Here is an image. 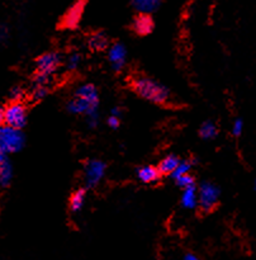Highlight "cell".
I'll return each instance as SVG.
<instances>
[{"label":"cell","instance_id":"1","mask_svg":"<svg viewBox=\"0 0 256 260\" xmlns=\"http://www.w3.org/2000/svg\"><path fill=\"white\" fill-rule=\"evenodd\" d=\"M133 88L142 98L154 102V103H165L169 99V90L152 79H136L133 83Z\"/></svg>","mask_w":256,"mask_h":260},{"label":"cell","instance_id":"2","mask_svg":"<svg viewBox=\"0 0 256 260\" xmlns=\"http://www.w3.org/2000/svg\"><path fill=\"white\" fill-rule=\"evenodd\" d=\"M24 145V136L20 129L12 128L9 126L0 127V150L5 154L17 152Z\"/></svg>","mask_w":256,"mask_h":260},{"label":"cell","instance_id":"3","mask_svg":"<svg viewBox=\"0 0 256 260\" xmlns=\"http://www.w3.org/2000/svg\"><path fill=\"white\" fill-rule=\"evenodd\" d=\"M3 122L12 128L20 129L27 122V111L25 107L19 102L9 104L3 111Z\"/></svg>","mask_w":256,"mask_h":260},{"label":"cell","instance_id":"4","mask_svg":"<svg viewBox=\"0 0 256 260\" xmlns=\"http://www.w3.org/2000/svg\"><path fill=\"white\" fill-rule=\"evenodd\" d=\"M220 198V189L212 183H204L198 190V205L203 211L213 210Z\"/></svg>","mask_w":256,"mask_h":260},{"label":"cell","instance_id":"5","mask_svg":"<svg viewBox=\"0 0 256 260\" xmlns=\"http://www.w3.org/2000/svg\"><path fill=\"white\" fill-rule=\"evenodd\" d=\"M105 174V164L99 160H90L85 165V183L89 188L95 187Z\"/></svg>","mask_w":256,"mask_h":260},{"label":"cell","instance_id":"6","mask_svg":"<svg viewBox=\"0 0 256 260\" xmlns=\"http://www.w3.org/2000/svg\"><path fill=\"white\" fill-rule=\"evenodd\" d=\"M60 65V56L56 52H48L46 55L41 56L37 60V71L38 75L50 78Z\"/></svg>","mask_w":256,"mask_h":260},{"label":"cell","instance_id":"7","mask_svg":"<svg viewBox=\"0 0 256 260\" xmlns=\"http://www.w3.org/2000/svg\"><path fill=\"white\" fill-rule=\"evenodd\" d=\"M67 109L72 114H86V116H89V114L98 113V104L89 103L85 99L75 96L68 102Z\"/></svg>","mask_w":256,"mask_h":260},{"label":"cell","instance_id":"8","mask_svg":"<svg viewBox=\"0 0 256 260\" xmlns=\"http://www.w3.org/2000/svg\"><path fill=\"white\" fill-rule=\"evenodd\" d=\"M108 58L112 63V68L116 71H121L124 68L127 58V50L121 43H116L109 48Z\"/></svg>","mask_w":256,"mask_h":260},{"label":"cell","instance_id":"9","mask_svg":"<svg viewBox=\"0 0 256 260\" xmlns=\"http://www.w3.org/2000/svg\"><path fill=\"white\" fill-rule=\"evenodd\" d=\"M75 96L81 99H85L89 103L98 104V91H96L95 86L91 85V84H85V85H81L76 89Z\"/></svg>","mask_w":256,"mask_h":260},{"label":"cell","instance_id":"10","mask_svg":"<svg viewBox=\"0 0 256 260\" xmlns=\"http://www.w3.org/2000/svg\"><path fill=\"white\" fill-rule=\"evenodd\" d=\"M83 9L84 0H79L76 4H74V7L68 10L67 14H66L65 17V20H63L66 27H75V25L78 24V22L80 20L81 14H83Z\"/></svg>","mask_w":256,"mask_h":260},{"label":"cell","instance_id":"11","mask_svg":"<svg viewBox=\"0 0 256 260\" xmlns=\"http://www.w3.org/2000/svg\"><path fill=\"white\" fill-rule=\"evenodd\" d=\"M162 0H132V5L141 14H149L155 12L161 5Z\"/></svg>","mask_w":256,"mask_h":260},{"label":"cell","instance_id":"12","mask_svg":"<svg viewBox=\"0 0 256 260\" xmlns=\"http://www.w3.org/2000/svg\"><path fill=\"white\" fill-rule=\"evenodd\" d=\"M133 28L138 35H149L154 29V22L146 14H141L134 19Z\"/></svg>","mask_w":256,"mask_h":260},{"label":"cell","instance_id":"13","mask_svg":"<svg viewBox=\"0 0 256 260\" xmlns=\"http://www.w3.org/2000/svg\"><path fill=\"white\" fill-rule=\"evenodd\" d=\"M181 205L187 210H193L198 205V192L194 185L184 188V192L181 196Z\"/></svg>","mask_w":256,"mask_h":260},{"label":"cell","instance_id":"14","mask_svg":"<svg viewBox=\"0 0 256 260\" xmlns=\"http://www.w3.org/2000/svg\"><path fill=\"white\" fill-rule=\"evenodd\" d=\"M137 177L143 183H154L159 179L160 172L155 167H142L137 172Z\"/></svg>","mask_w":256,"mask_h":260},{"label":"cell","instance_id":"15","mask_svg":"<svg viewBox=\"0 0 256 260\" xmlns=\"http://www.w3.org/2000/svg\"><path fill=\"white\" fill-rule=\"evenodd\" d=\"M177 164H179V159L175 155H169V156H166L160 162L157 170L162 173V174H171L175 170V168L177 167Z\"/></svg>","mask_w":256,"mask_h":260},{"label":"cell","instance_id":"16","mask_svg":"<svg viewBox=\"0 0 256 260\" xmlns=\"http://www.w3.org/2000/svg\"><path fill=\"white\" fill-rule=\"evenodd\" d=\"M13 178V167L8 160H5L2 165H0V185L2 187H7Z\"/></svg>","mask_w":256,"mask_h":260},{"label":"cell","instance_id":"17","mask_svg":"<svg viewBox=\"0 0 256 260\" xmlns=\"http://www.w3.org/2000/svg\"><path fill=\"white\" fill-rule=\"evenodd\" d=\"M84 203H85V190H76L70 201L71 210H72L74 212H78V211H80L81 208H83Z\"/></svg>","mask_w":256,"mask_h":260},{"label":"cell","instance_id":"18","mask_svg":"<svg viewBox=\"0 0 256 260\" xmlns=\"http://www.w3.org/2000/svg\"><path fill=\"white\" fill-rule=\"evenodd\" d=\"M89 45L94 50H103L108 45V40L103 33H96V35L91 36V38L89 40Z\"/></svg>","mask_w":256,"mask_h":260},{"label":"cell","instance_id":"19","mask_svg":"<svg viewBox=\"0 0 256 260\" xmlns=\"http://www.w3.org/2000/svg\"><path fill=\"white\" fill-rule=\"evenodd\" d=\"M200 136L205 140H212L217 136V128L212 122H205L200 127Z\"/></svg>","mask_w":256,"mask_h":260},{"label":"cell","instance_id":"20","mask_svg":"<svg viewBox=\"0 0 256 260\" xmlns=\"http://www.w3.org/2000/svg\"><path fill=\"white\" fill-rule=\"evenodd\" d=\"M190 169H192V162H189V161H179L177 167L175 168L174 172L171 173V177L174 178V179H176V178L181 177V175L189 174Z\"/></svg>","mask_w":256,"mask_h":260},{"label":"cell","instance_id":"21","mask_svg":"<svg viewBox=\"0 0 256 260\" xmlns=\"http://www.w3.org/2000/svg\"><path fill=\"white\" fill-rule=\"evenodd\" d=\"M176 183L179 187H181L182 189L184 188H188V187H192V185H194V179H193V177L190 174H185V175H181V177L176 178Z\"/></svg>","mask_w":256,"mask_h":260},{"label":"cell","instance_id":"22","mask_svg":"<svg viewBox=\"0 0 256 260\" xmlns=\"http://www.w3.org/2000/svg\"><path fill=\"white\" fill-rule=\"evenodd\" d=\"M47 91V85H35L34 89H33V98H34L35 101H40V99L45 98Z\"/></svg>","mask_w":256,"mask_h":260},{"label":"cell","instance_id":"23","mask_svg":"<svg viewBox=\"0 0 256 260\" xmlns=\"http://www.w3.org/2000/svg\"><path fill=\"white\" fill-rule=\"evenodd\" d=\"M80 56L78 55V53H74V55H71L70 57L67 58V68L70 69V70H75V69L79 68V65H80Z\"/></svg>","mask_w":256,"mask_h":260},{"label":"cell","instance_id":"24","mask_svg":"<svg viewBox=\"0 0 256 260\" xmlns=\"http://www.w3.org/2000/svg\"><path fill=\"white\" fill-rule=\"evenodd\" d=\"M243 131V122L241 121V119H236L235 123H233L232 126V134L235 135V136H240L241 134H242Z\"/></svg>","mask_w":256,"mask_h":260},{"label":"cell","instance_id":"25","mask_svg":"<svg viewBox=\"0 0 256 260\" xmlns=\"http://www.w3.org/2000/svg\"><path fill=\"white\" fill-rule=\"evenodd\" d=\"M23 95H24V91H23V89L20 88V86H15V88H13L12 91H10V96H12L13 99H15V101L20 99Z\"/></svg>","mask_w":256,"mask_h":260},{"label":"cell","instance_id":"26","mask_svg":"<svg viewBox=\"0 0 256 260\" xmlns=\"http://www.w3.org/2000/svg\"><path fill=\"white\" fill-rule=\"evenodd\" d=\"M86 122H88L89 127H95L96 124H98V113L86 116Z\"/></svg>","mask_w":256,"mask_h":260},{"label":"cell","instance_id":"27","mask_svg":"<svg viewBox=\"0 0 256 260\" xmlns=\"http://www.w3.org/2000/svg\"><path fill=\"white\" fill-rule=\"evenodd\" d=\"M108 124L112 127V128H117L119 126V118L118 117L111 116L108 118Z\"/></svg>","mask_w":256,"mask_h":260},{"label":"cell","instance_id":"28","mask_svg":"<svg viewBox=\"0 0 256 260\" xmlns=\"http://www.w3.org/2000/svg\"><path fill=\"white\" fill-rule=\"evenodd\" d=\"M181 260H200V259L198 258L197 255H194V254H185Z\"/></svg>","mask_w":256,"mask_h":260},{"label":"cell","instance_id":"29","mask_svg":"<svg viewBox=\"0 0 256 260\" xmlns=\"http://www.w3.org/2000/svg\"><path fill=\"white\" fill-rule=\"evenodd\" d=\"M8 36V30L4 27H0V41L5 40Z\"/></svg>","mask_w":256,"mask_h":260},{"label":"cell","instance_id":"30","mask_svg":"<svg viewBox=\"0 0 256 260\" xmlns=\"http://www.w3.org/2000/svg\"><path fill=\"white\" fill-rule=\"evenodd\" d=\"M5 160H7V157H5V152H3L2 150H0V165H2Z\"/></svg>","mask_w":256,"mask_h":260},{"label":"cell","instance_id":"31","mask_svg":"<svg viewBox=\"0 0 256 260\" xmlns=\"http://www.w3.org/2000/svg\"><path fill=\"white\" fill-rule=\"evenodd\" d=\"M119 113H121V112H119V109H113V111H112V116H114V117H119Z\"/></svg>","mask_w":256,"mask_h":260},{"label":"cell","instance_id":"32","mask_svg":"<svg viewBox=\"0 0 256 260\" xmlns=\"http://www.w3.org/2000/svg\"><path fill=\"white\" fill-rule=\"evenodd\" d=\"M3 122V109L0 108V123Z\"/></svg>","mask_w":256,"mask_h":260}]
</instances>
